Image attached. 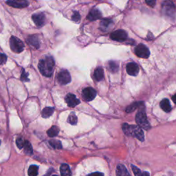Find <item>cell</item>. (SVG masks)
I'll return each mask as SVG.
<instances>
[{"label":"cell","instance_id":"cell-1","mask_svg":"<svg viewBox=\"0 0 176 176\" xmlns=\"http://www.w3.org/2000/svg\"><path fill=\"white\" fill-rule=\"evenodd\" d=\"M54 65L55 62L54 58L50 56H46L40 60L38 68L41 73L43 76L46 77H50L53 74Z\"/></svg>","mask_w":176,"mask_h":176},{"label":"cell","instance_id":"cell-2","mask_svg":"<svg viewBox=\"0 0 176 176\" xmlns=\"http://www.w3.org/2000/svg\"><path fill=\"white\" fill-rule=\"evenodd\" d=\"M123 130L127 136L135 137L140 141L144 140L143 131L138 125H129L125 123L123 125Z\"/></svg>","mask_w":176,"mask_h":176},{"label":"cell","instance_id":"cell-3","mask_svg":"<svg viewBox=\"0 0 176 176\" xmlns=\"http://www.w3.org/2000/svg\"><path fill=\"white\" fill-rule=\"evenodd\" d=\"M136 122L138 125L145 130L150 129V124L148 121L147 117L144 111H140L137 113L136 116Z\"/></svg>","mask_w":176,"mask_h":176},{"label":"cell","instance_id":"cell-4","mask_svg":"<svg viewBox=\"0 0 176 176\" xmlns=\"http://www.w3.org/2000/svg\"><path fill=\"white\" fill-rule=\"evenodd\" d=\"M10 47L14 53H20L24 49V44L19 38L13 36L10 39Z\"/></svg>","mask_w":176,"mask_h":176},{"label":"cell","instance_id":"cell-5","mask_svg":"<svg viewBox=\"0 0 176 176\" xmlns=\"http://www.w3.org/2000/svg\"><path fill=\"white\" fill-rule=\"evenodd\" d=\"M163 12L165 15L175 18V8L174 3L170 0H166L163 3Z\"/></svg>","mask_w":176,"mask_h":176},{"label":"cell","instance_id":"cell-6","mask_svg":"<svg viewBox=\"0 0 176 176\" xmlns=\"http://www.w3.org/2000/svg\"><path fill=\"white\" fill-rule=\"evenodd\" d=\"M135 54L136 56L140 58H147L149 57L150 52L149 48H148L143 43H140L135 48Z\"/></svg>","mask_w":176,"mask_h":176},{"label":"cell","instance_id":"cell-7","mask_svg":"<svg viewBox=\"0 0 176 176\" xmlns=\"http://www.w3.org/2000/svg\"><path fill=\"white\" fill-rule=\"evenodd\" d=\"M110 38L113 41L123 42L127 39V33L123 30H118L110 34Z\"/></svg>","mask_w":176,"mask_h":176},{"label":"cell","instance_id":"cell-8","mask_svg":"<svg viewBox=\"0 0 176 176\" xmlns=\"http://www.w3.org/2000/svg\"><path fill=\"white\" fill-rule=\"evenodd\" d=\"M57 79L61 85H66L71 82V77L68 70H62L58 74Z\"/></svg>","mask_w":176,"mask_h":176},{"label":"cell","instance_id":"cell-9","mask_svg":"<svg viewBox=\"0 0 176 176\" xmlns=\"http://www.w3.org/2000/svg\"><path fill=\"white\" fill-rule=\"evenodd\" d=\"M6 3L15 8H23L29 5L27 0H7Z\"/></svg>","mask_w":176,"mask_h":176},{"label":"cell","instance_id":"cell-10","mask_svg":"<svg viewBox=\"0 0 176 176\" xmlns=\"http://www.w3.org/2000/svg\"><path fill=\"white\" fill-rule=\"evenodd\" d=\"M32 19L35 25L38 27H42L46 23V16L44 13H36L32 16Z\"/></svg>","mask_w":176,"mask_h":176},{"label":"cell","instance_id":"cell-11","mask_svg":"<svg viewBox=\"0 0 176 176\" xmlns=\"http://www.w3.org/2000/svg\"><path fill=\"white\" fill-rule=\"evenodd\" d=\"M82 95L87 101H92L96 96V92L92 88H86L83 90Z\"/></svg>","mask_w":176,"mask_h":176},{"label":"cell","instance_id":"cell-12","mask_svg":"<svg viewBox=\"0 0 176 176\" xmlns=\"http://www.w3.org/2000/svg\"><path fill=\"white\" fill-rule=\"evenodd\" d=\"M65 101L66 102L70 108H74L81 103L80 100L77 98V96L72 94H68L65 96Z\"/></svg>","mask_w":176,"mask_h":176},{"label":"cell","instance_id":"cell-13","mask_svg":"<svg viewBox=\"0 0 176 176\" xmlns=\"http://www.w3.org/2000/svg\"><path fill=\"white\" fill-rule=\"evenodd\" d=\"M126 70L128 74L131 76H133V77H136V76L138 74L139 67L136 63L132 62V63H129L127 64Z\"/></svg>","mask_w":176,"mask_h":176},{"label":"cell","instance_id":"cell-14","mask_svg":"<svg viewBox=\"0 0 176 176\" xmlns=\"http://www.w3.org/2000/svg\"><path fill=\"white\" fill-rule=\"evenodd\" d=\"M102 17V14L101 11L97 8H93L88 15V19L89 21H96L101 19Z\"/></svg>","mask_w":176,"mask_h":176},{"label":"cell","instance_id":"cell-15","mask_svg":"<svg viewBox=\"0 0 176 176\" xmlns=\"http://www.w3.org/2000/svg\"><path fill=\"white\" fill-rule=\"evenodd\" d=\"M27 41L28 42L30 45H31V46H33L34 48H37V49L39 48L40 47V41H39V37H38V35H36V34L29 36L28 37Z\"/></svg>","mask_w":176,"mask_h":176},{"label":"cell","instance_id":"cell-16","mask_svg":"<svg viewBox=\"0 0 176 176\" xmlns=\"http://www.w3.org/2000/svg\"><path fill=\"white\" fill-rule=\"evenodd\" d=\"M113 25V21L110 19H104L100 23V28L103 31H108Z\"/></svg>","mask_w":176,"mask_h":176},{"label":"cell","instance_id":"cell-17","mask_svg":"<svg viewBox=\"0 0 176 176\" xmlns=\"http://www.w3.org/2000/svg\"><path fill=\"white\" fill-rule=\"evenodd\" d=\"M160 108L163 109L165 112H169L172 109L171 106L170 105V101L167 98H164L163 101L160 102Z\"/></svg>","mask_w":176,"mask_h":176},{"label":"cell","instance_id":"cell-18","mask_svg":"<svg viewBox=\"0 0 176 176\" xmlns=\"http://www.w3.org/2000/svg\"><path fill=\"white\" fill-rule=\"evenodd\" d=\"M94 78L97 81H102L104 78V71L101 67H98L94 71Z\"/></svg>","mask_w":176,"mask_h":176},{"label":"cell","instance_id":"cell-19","mask_svg":"<svg viewBox=\"0 0 176 176\" xmlns=\"http://www.w3.org/2000/svg\"><path fill=\"white\" fill-rule=\"evenodd\" d=\"M54 112V108L48 107V108H44L42 110V112H41V115H42L43 118H48L53 114Z\"/></svg>","mask_w":176,"mask_h":176},{"label":"cell","instance_id":"cell-20","mask_svg":"<svg viewBox=\"0 0 176 176\" xmlns=\"http://www.w3.org/2000/svg\"><path fill=\"white\" fill-rule=\"evenodd\" d=\"M117 175H130V173L127 171L125 166L123 164H119L116 168Z\"/></svg>","mask_w":176,"mask_h":176},{"label":"cell","instance_id":"cell-21","mask_svg":"<svg viewBox=\"0 0 176 176\" xmlns=\"http://www.w3.org/2000/svg\"><path fill=\"white\" fill-rule=\"evenodd\" d=\"M60 172L61 175L63 176H67V175H71V171L70 167L66 164H63L60 167Z\"/></svg>","mask_w":176,"mask_h":176},{"label":"cell","instance_id":"cell-22","mask_svg":"<svg viewBox=\"0 0 176 176\" xmlns=\"http://www.w3.org/2000/svg\"><path fill=\"white\" fill-rule=\"evenodd\" d=\"M144 104V103L143 102H136L133 103L132 104H131L129 106L127 107L126 108V112L127 113H131L133 111H135L136 109L139 108L140 106H142Z\"/></svg>","mask_w":176,"mask_h":176},{"label":"cell","instance_id":"cell-23","mask_svg":"<svg viewBox=\"0 0 176 176\" xmlns=\"http://www.w3.org/2000/svg\"><path fill=\"white\" fill-rule=\"evenodd\" d=\"M58 132H59V129H58V127L57 126H53L50 129L48 130L47 134L48 136H50V138H53L57 136L58 134Z\"/></svg>","mask_w":176,"mask_h":176},{"label":"cell","instance_id":"cell-24","mask_svg":"<svg viewBox=\"0 0 176 176\" xmlns=\"http://www.w3.org/2000/svg\"><path fill=\"white\" fill-rule=\"evenodd\" d=\"M23 148H24V152H25L27 155H29V156H30V155H32L33 153V147L29 141L25 140V143H24V145H23Z\"/></svg>","mask_w":176,"mask_h":176},{"label":"cell","instance_id":"cell-25","mask_svg":"<svg viewBox=\"0 0 176 176\" xmlns=\"http://www.w3.org/2000/svg\"><path fill=\"white\" fill-rule=\"evenodd\" d=\"M108 68H109V70L111 71L113 73H114V72H116L118 70V64L117 62L116 61H111L109 62V65H108Z\"/></svg>","mask_w":176,"mask_h":176},{"label":"cell","instance_id":"cell-26","mask_svg":"<svg viewBox=\"0 0 176 176\" xmlns=\"http://www.w3.org/2000/svg\"><path fill=\"white\" fill-rule=\"evenodd\" d=\"M50 145L54 148V149H62V144L59 140H51L49 141Z\"/></svg>","mask_w":176,"mask_h":176},{"label":"cell","instance_id":"cell-27","mask_svg":"<svg viewBox=\"0 0 176 176\" xmlns=\"http://www.w3.org/2000/svg\"><path fill=\"white\" fill-rule=\"evenodd\" d=\"M77 120H78L77 116H76L75 113L72 112L68 117V123L71 124V125H76L77 124Z\"/></svg>","mask_w":176,"mask_h":176},{"label":"cell","instance_id":"cell-28","mask_svg":"<svg viewBox=\"0 0 176 176\" xmlns=\"http://www.w3.org/2000/svg\"><path fill=\"white\" fill-rule=\"evenodd\" d=\"M39 167L37 165H31L28 168V175L30 176H36L38 175Z\"/></svg>","mask_w":176,"mask_h":176},{"label":"cell","instance_id":"cell-29","mask_svg":"<svg viewBox=\"0 0 176 176\" xmlns=\"http://www.w3.org/2000/svg\"><path fill=\"white\" fill-rule=\"evenodd\" d=\"M132 171L133 172V173L135 175H149V173H147V172H144V173H142V172L140 171V170L138 168L134 166V165H132Z\"/></svg>","mask_w":176,"mask_h":176},{"label":"cell","instance_id":"cell-30","mask_svg":"<svg viewBox=\"0 0 176 176\" xmlns=\"http://www.w3.org/2000/svg\"><path fill=\"white\" fill-rule=\"evenodd\" d=\"M72 19L76 23H78L79 22H80L81 15H80V14H79V13L77 12V11H74L73 15H72Z\"/></svg>","mask_w":176,"mask_h":176},{"label":"cell","instance_id":"cell-31","mask_svg":"<svg viewBox=\"0 0 176 176\" xmlns=\"http://www.w3.org/2000/svg\"><path fill=\"white\" fill-rule=\"evenodd\" d=\"M24 143H25V140H24L23 138H17L16 140L17 146L19 148V149H22V148L23 147Z\"/></svg>","mask_w":176,"mask_h":176},{"label":"cell","instance_id":"cell-32","mask_svg":"<svg viewBox=\"0 0 176 176\" xmlns=\"http://www.w3.org/2000/svg\"><path fill=\"white\" fill-rule=\"evenodd\" d=\"M21 79L23 81H28L29 78H28V74L26 72V71L23 70H22V76H21Z\"/></svg>","mask_w":176,"mask_h":176},{"label":"cell","instance_id":"cell-33","mask_svg":"<svg viewBox=\"0 0 176 176\" xmlns=\"http://www.w3.org/2000/svg\"><path fill=\"white\" fill-rule=\"evenodd\" d=\"M7 60V57L6 54L0 53V64H3L5 63Z\"/></svg>","mask_w":176,"mask_h":176},{"label":"cell","instance_id":"cell-34","mask_svg":"<svg viewBox=\"0 0 176 176\" xmlns=\"http://www.w3.org/2000/svg\"><path fill=\"white\" fill-rule=\"evenodd\" d=\"M145 2L148 6L151 7H154V6L156 5V0H145Z\"/></svg>","mask_w":176,"mask_h":176},{"label":"cell","instance_id":"cell-35","mask_svg":"<svg viewBox=\"0 0 176 176\" xmlns=\"http://www.w3.org/2000/svg\"><path fill=\"white\" fill-rule=\"evenodd\" d=\"M175 95H174L173 96V101L175 102Z\"/></svg>","mask_w":176,"mask_h":176},{"label":"cell","instance_id":"cell-36","mask_svg":"<svg viewBox=\"0 0 176 176\" xmlns=\"http://www.w3.org/2000/svg\"><path fill=\"white\" fill-rule=\"evenodd\" d=\"M0 144H1V141H0Z\"/></svg>","mask_w":176,"mask_h":176}]
</instances>
